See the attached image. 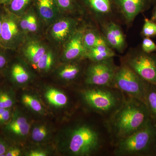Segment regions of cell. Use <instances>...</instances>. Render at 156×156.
Masks as SVG:
<instances>
[{"label": "cell", "instance_id": "obj_28", "mask_svg": "<svg viewBox=\"0 0 156 156\" xmlns=\"http://www.w3.org/2000/svg\"><path fill=\"white\" fill-rule=\"evenodd\" d=\"M50 134V130L44 125H39L33 128L31 138L35 142H42L48 139Z\"/></svg>", "mask_w": 156, "mask_h": 156}, {"label": "cell", "instance_id": "obj_20", "mask_svg": "<svg viewBox=\"0 0 156 156\" xmlns=\"http://www.w3.org/2000/svg\"><path fill=\"white\" fill-rule=\"evenodd\" d=\"M117 55L108 44L98 45L87 50L84 58L89 61L98 62L114 58Z\"/></svg>", "mask_w": 156, "mask_h": 156}, {"label": "cell", "instance_id": "obj_19", "mask_svg": "<svg viewBox=\"0 0 156 156\" xmlns=\"http://www.w3.org/2000/svg\"><path fill=\"white\" fill-rule=\"evenodd\" d=\"M83 41L86 52L95 46L107 44L97 26L84 28Z\"/></svg>", "mask_w": 156, "mask_h": 156}, {"label": "cell", "instance_id": "obj_10", "mask_svg": "<svg viewBox=\"0 0 156 156\" xmlns=\"http://www.w3.org/2000/svg\"><path fill=\"white\" fill-rule=\"evenodd\" d=\"M30 127L26 117L17 108H14L11 120L1 128L2 133L12 143H15L27 136Z\"/></svg>", "mask_w": 156, "mask_h": 156}, {"label": "cell", "instance_id": "obj_33", "mask_svg": "<svg viewBox=\"0 0 156 156\" xmlns=\"http://www.w3.org/2000/svg\"><path fill=\"white\" fill-rule=\"evenodd\" d=\"M140 48L143 52L150 53L156 52V45L151 38L144 37Z\"/></svg>", "mask_w": 156, "mask_h": 156}, {"label": "cell", "instance_id": "obj_18", "mask_svg": "<svg viewBox=\"0 0 156 156\" xmlns=\"http://www.w3.org/2000/svg\"><path fill=\"white\" fill-rule=\"evenodd\" d=\"M66 92L55 88H49L45 93V97L49 104L59 108L71 109L75 107V103Z\"/></svg>", "mask_w": 156, "mask_h": 156}, {"label": "cell", "instance_id": "obj_11", "mask_svg": "<svg viewBox=\"0 0 156 156\" xmlns=\"http://www.w3.org/2000/svg\"><path fill=\"white\" fill-rule=\"evenodd\" d=\"M115 5L122 21L127 27L131 26L140 13L150 8L153 0H114Z\"/></svg>", "mask_w": 156, "mask_h": 156}, {"label": "cell", "instance_id": "obj_16", "mask_svg": "<svg viewBox=\"0 0 156 156\" xmlns=\"http://www.w3.org/2000/svg\"><path fill=\"white\" fill-rule=\"evenodd\" d=\"M5 77L13 85H21L27 83L30 76L23 65L11 59L6 67L2 71Z\"/></svg>", "mask_w": 156, "mask_h": 156}, {"label": "cell", "instance_id": "obj_38", "mask_svg": "<svg viewBox=\"0 0 156 156\" xmlns=\"http://www.w3.org/2000/svg\"><path fill=\"white\" fill-rule=\"evenodd\" d=\"M12 0H0V6L7 5L11 2Z\"/></svg>", "mask_w": 156, "mask_h": 156}, {"label": "cell", "instance_id": "obj_8", "mask_svg": "<svg viewBox=\"0 0 156 156\" xmlns=\"http://www.w3.org/2000/svg\"><path fill=\"white\" fill-rule=\"evenodd\" d=\"M2 34L0 46L12 50L19 48L24 39V34L20 29L18 17L2 6Z\"/></svg>", "mask_w": 156, "mask_h": 156}, {"label": "cell", "instance_id": "obj_31", "mask_svg": "<svg viewBox=\"0 0 156 156\" xmlns=\"http://www.w3.org/2000/svg\"><path fill=\"white\" fill-rule=\"evenodd\" d=\"M13 108H0V127L2 128L9 122L12 118L14 112Z\"/></svg>", "mask_w": 156, "mask_h": 156}, {"label": "cell", "instance_id": "obj_1", "mask_svg": "<svg viewBox=\"0 0 156 156\" xmlns=\"http://www.w3.org/2000/svg\"><path fill=\"white\" fill-rule=\"evenodd\" d=\"M64 132L65 153L72 156H112L114 142L106 119L83 109Z\"/></svg>", "mask_w": 156, "mask_h": 156}, {"label": "cell", "instance_id": "obj_37", "mask_svg": "<svg viewBox=\"0 0 156 156\" xmlns=\"http://www.w3.org/2000/svg\"><path fill=\"white\" fill-rule=\"evenodd\" d=\"M151 19L155 21V22H156V4L154 7L153 10Z\"/></svg>", "mask_w": 156, "mask_h": 156}, {"label": "cell", "instance_id": "obj_9", "mask_svg": "<svg viewBox=\"0 0 156 156\" xmlns=\"http://www.w3.org/2000/svg\"><path fill=\"white\" fill-rule=\"evenodd\" d=\"M89 15L99 27L100 24L109 21L122 22L117 11L114 0H80Z\"/></svg>", "mask_w": 156, "mask_h": 156}, {"label": "cell", "instance_id": "obj_36", "mask_svg": "<svg viewBox=\"0 0 156 156\" xmlns=\"http://www.w3.org/2000/svg\"><path fill=\"white\" fill-rule=\"evenodd\" d=\"M45 151L41 150H36L30 151L29 153L28 156H46L48 155Z\"/></svg>", "mask_w": 156, "mask_h": 156}, {"label": "cell", "instance_id": "obj_39", "mask_svg": "<svg viewBox=\"0 0 156 156\" xmlns=\"http://www.w3.org/2000/svg\"><path fill=\"white\" fill-rule=\"evenodd\" d=\"M2 6H0V40H1V34H2Z\"/></svg>", "mask_w": 156, "mask_h": 156}, {"label": "cell", "instance_id": "obj_40", "mask_svg": "<svg viewBox=\"0 0 156 156\" xmlns=\"http://www.w3.org/2000/svg\"><path fill=\"white\" fill-rule=\"evenodd\" d=\"M2 71H0V87H1V86H2V85H1V75L2 74Z\"/></svg>", "mask_w": 156, "mask_h": 156}, {"label": "cell", "instance_id": "obj_30", "mask_svg": "<svg viewBox=\"0 0 156 156\" xmlns=\"http://www.w3.org/2000/svg\"><path fill=\"white\" fill-rule=\"evenodd\" d=\"M141 35L144 37H156V22L151 19L145 18Z\"/></svg>", "mask_w": 156, "mask_h": 156}, {"label": "cell", "instance_id": "obj_41", "mask_svg": "<svg viewBox=\"0 0 156 156\" xmlns=\"http://www.w3.org/2000/svg\"><path fill=\"white\" fill-rule=\"evenodd\" d=\"M153 2H155L156 3V0H153Z\"/></svg>", "mask_w": 156, "mask_h": 156}, {"label": "cell", "instance_id": "obj_13", "mask_svg": "<svg viewBox=\"0 0 156 156\" xmlns=\"http://www.w3.org/2000/svg\"><path fill=\"white\" fill-rule=\"evenodd\" d=\"M99 28L108 45L112 49L120 53L125 52L127 43L120 23L114 21H108L100 24Z\"/></svg>", "mask_w": 156, "mask_h": 156}, {"label": "cell", "instance_id": "obj_7", "mask_svg": "<svg viewBox=\"0 0 156 156\" xmlns=\"http://www.w3.org/2000/svg\"><path fill=\"white\" fill-rule=\"evenodd\" d=\"M88 61L84 75L83 84L115 87V77L118 66L115 63L114 58L101 61Z\"/></svg>", "mask_w": 156, "mask_h": 156}, {"label": "cell", "instance_id": "obj_32", "mask_svg": "<svg viewBox=\"0 0 156 156\" xmlns=\"http://www.w3.org/2000/svg\"><path fill=\"white\" fill-rule=\"evenodd\" d=\"M10 50L0 46V71L6 67L11 59L9 53Z\"/></svg>", "mask_w": 156, "mask_h": 156}, {"label": "cell", "instance_id": "obj_17", "mask_svg": "<svg viewBox=\"0 0 156 156\" xmlns=\"http://www.w3.org/2000/svg\"><path fill=\"white\" fill-rule=\"evenodd\" d=\"M36 6L39 17L48 25L60 17L61 11L54 0H36Z\"/></svg>", "mask_w": 156, "mask_h": 156}, {"label": "cell", "instance_id": "obj_24", "mask_svg": "<svg viewBox=\"0 0 156 156\" xmlns=\"http://www.w3.org/2000/svg\"><path fill=\"white\" fill-rule=\"evenodd\" d=\"M147 107L152 123L156 127V86L151 84L146 97Z\"/></svg>", "mask_w": 156, "mask_h": 156}, {"label": "cell", "instance_id": "obj_3", "mask_svg": "<svg viewBox=\"0 0 156 156\" xmlns=\"http://www.w3.org/2000/svg\"><path fill=\"white\" fill-rule=\"evenodd\" d=\"M83 109L108 120L126 99L125 93L115 87L83 84L76 91Z\"/></svg>", "mask_w": 156, "mask_h": 156}, {"label": "cell", "instance_id": "obj_26", "mask_svg": "<svg viewBox=\"0 0 156 156\" xmlns=\"http://www.w3.org/2000/svg\"><path fill=\"white\" fill-rule=\"evenodd\" d=\"M21 101L27 107L34 112L39 113L44 112V107L41 101L33 95L27 94L23 95Z\"/></svg>", "mask_w": 156, "mask_h": 156}, {"label": "cell", "instance_id": "obj_35", "mask_svg": "<svg viewBox=\"0 0 156 156\" xmlns=\"http://www.w3.org/2000/svg\"><path fill=\"white\" fill-rule=\"evenodd\" d=\"M21 149L12 143L5 156H19L21 155Z\"/></svg>", "mask_w": 156, "mask_h": 156}, {"label": "cell", "instance_id": "obj_6", "mask_svg": "<svg viewBox=\"0 0 156 156\" xmlns=\"http://www.w3.org/2000/svg\"><path fill=\"white\" fill-rule=\"evenodd\" d=\"M120 60L150 83L156 86V52L147 53L143 52L140 47L131 48L120 57Z\"/></svg>", "mask_w": 156, "mask_h": 156}, {"label": "cell", "instance_id": "obj_29", "mask_svg": "<svg viewBox=\"0 0 156 156\" xmlns=\"http://www.w3.org/2000/svg\"><path fill=\"white\" fill-rule=\"evenodd\" d=\"M61 13H72L78 9L76 0H54Z\"/></svg>", "mask_w": 156, "mask_h": 156}, {"label": "cell", "instance_id": "obj_14", "mask_svg": "<svg viewBox=\"0 0 156 156\" xmlns=\"http://www.w3.org/2000/svg\"><path fill=\"white\" fill-rule=\"evenodd\" d=\"M84 28H79L63 45L62 60L69 62L85 58L86 50L83 44Z\"/></svg>", "mask_w": 156, "mask_h": 156}, {"label": "cell", "instance_id": "obj_25", "mask_svg": "<svg viewBox=\"0 0 156 156\" xmlns=\"http://www.w3.org/2000/svg\"><path fill=\"white\" fill-rule=\"evenodd\" d=\"M31 0H12L7 5L4 7L10 13L20 17L26 11Z\"/></svg>", "mask_w": 156, "mask_h": 156}, {"label": "cell", "instance_id": "obj_15", "mask_svg": "<svg viewBox=\"0 0 156 156\" xmlns=\"http://www.w3.org/2000/svg\"><path fill=\"white\" fill-rule=\"evenodd\" d=\"M83 59L65 62L59 69L58 73L59 77L69 84L77 83L79 80L83 82L85 70L88 64L84 65L82 61Z\"/></svg>", "mask_w": 156, "mask_h": 156}, {"label": "cell", "instance_id": "obj_4", "mask_svg": "<svg viewBox=\"0 0 156 156\" xmlns=\"http://www.w3.org/2000/svg\"><path fill=\"white\" fill-rule=\"evenodd\" d=\"M112 156H156V127L146 125L115 144Z\"/></svg>", "mask_w": 156, "mask_h": 156}, {"label": "cell", "instance_id": "obj_5", "mask_svg": "<svg viewBox=\"0 0 156 156\" xmlns=\"http://www.w3.org/2000/svg\"><path fill=\"white\" fill-rule=\"evenodd\" d=\"M114 80L115 88L130 97L145 103L146 97L151 83L124 62L120 60Z\"/></svg>", "mask_w": 156, "mask_h": 156}, {"label": "cell", "instance_id": "obj_12", "mask_svg": "<svg viewBox=\"0 0 156 156\" xmlns=\"http://www.w3.org/2000/svg\"><path fill=\"white\" fill-rule=\"evenodd\" d=\"M50 25L48 36L55 43L64 45L79 28V20L72 17H60Z\"/></svg>", "mask_w": 156, "mask_h": 156}, {"label": "cell", "instance_id": "obj_34", "mask_svg": "<svg viewBox=\"0 0 156 156\" xmlns=\"http://www.w3.org/2000/svg\"><path fill=\"white\" fill-rule=\"evenodd\" d=\"M11 144L2 134H0V156H5Z\"/></svg>", "mask_w": 156, "mask_h": 156}, {"label": "cell", "instance_id": "obj_23", "mask_svg": "<svg viewBox=\"0 0 156 156\" xmlns=\"http://www.w3.org/2000/svg\"><path fill=\"white\" fill-rule=\"evenodd\" d=\"M15 103L16 97L12 87L2 85L0 87V108H13Z\"/></svg>", "mask_w": 156, "mask_h": 156}, {"label": "cell", "instance_id": "obj_22", "mask_svg": "<svg viewBox=\"0 0 156 156\" xmlns=\"http://www.w3.org/2000/svg\"><path fill=\"white\" fill-rule=\"evenodd\" d=\"M18 20L20 29L24 34L34 33L38 30L40 27L38 18L32 10L26 11L18 17Z\"/></svg>", "mask_w": 156, "mask_h": 156}, {"label": "cell", "instance_id": "obj_2", "mask_svg": "<svg viewBox=\"0 0 156 156\" xmlns=\"http://www.w3.org/2000/svg\"><path fill=\"white\" fill-rule=\"evenodd\" d=\"M126 95L122 105L108 120L114 145L119 140L142 128L150 121L145 104Z\"/></svg>", "mask_w": 156, "mask_h": 156}, {"label": "cell", "instance_id": "obj_27", "mask_svg": "<svg viewBox=\"0 0 156 156\" xmlns=\"http://www.w3.org/2000/svg\"><path fill=\"white\" fill-rule=\"evenodd\" d=\"M54 60V53L51 50H48L35 65L41 71H48L53 66Z\"/></svg>", "mask_w": 156, "mask_h": 156}, {"label": "cell", "instance_id": "obj_21", "mask_svg": "<svg viewBox=\"0 0 156 156\" xmlns=\"http://www.w3.org/2000/svg\"><path fill=\"white\" fill-rule=\"evenodd\" d=\"M48 50L41 42L32 41L26 44L22 50L27 60L33 64L36 65Z\"/></svg>", "mask_w": 156, "mask_h": 156}]
</instances>
